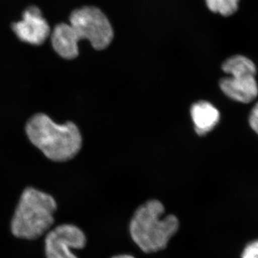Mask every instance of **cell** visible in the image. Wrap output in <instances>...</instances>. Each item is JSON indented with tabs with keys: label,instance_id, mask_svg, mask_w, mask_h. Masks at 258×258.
<instances>
[{
	"label": "cell",
	"instance_id": "obj_3",
	"mask_svg": "<svg viewBox=\"0 0 258 258\" xmlns=\"http://www.w3.org/2000/svg\"><path fill=\"white\" fill-rule=\"evenodd\" d=\"M57 210L55 199L34 188L24 190L12 220L13 235L34 240L44 235L54 222Z\"/></svg>",
	"mask_w": 258,
	"mask_h": 258
},
{
	"label": "cell",
	"instance_id": "obj_1",
	"mask_svg": "<svg viewBox=\"0 0 258 258\" xmlns=\"http://www.w3.org/2000/svg\"><path fill=\"white\" fill-rule=\"evenodd\" d=\"M165 212L161 202L151 200L134 212L129 222V235L144 253L164 250L179 231V218L173 214L166 215Z\"/></svg>",
	"mask_w": 258,
	"mask_h": 258
},
{
	"label": "cell",
	"instance_id": "obj_9",
	"mask_svg": "<svg viewBox=\"0 0 258 258\" xmlns=\"http://www.w3.org/2000/svg\"><path fill=\"white\" fill-rule=\"evenodd\" d=\"M191 118L195 131L200 136H204L211 132L220 121V114L218 109L210 102H197L191 108Z\"/></svg>",
	"mask_w": 258,
	"mask_h": 258
},
{
	"label": "cell",
	"instance_id": "obj_10",
	"mask_svg": "<svg viewBox=\"0 0 258 258\" xmlns=\"http://www.w3.org/2000/svg\"><path fill=\"white\" fill-rule=\"evenodd\" d=\"M205 2L212 13L228 17L237 12L240 0H205Z\"/></svg>",
	"mask_w": 258,
	"mask_h": 258
},
{
	"label": "cell",
	"instance_id": "obj_13",
	"mask_svg": "<svg viewBox=\"0 0 258 258\" xmlns=\"http://www.w3.org/2000/svg\"><path fill=\"white\" fill-rule=\"evenodd\" d=\"M111 258H136L134 256L132 255L131 254H115V255L113 256Z\"/></svg>",
	"mask_w": 258,
	"mask_h": 258
},
{
	"label": "cell",
	"instance_id": "obj_12",
	"mask_svg": "<svg viewBox=\"0 0 258 258\" xmlns=\"http://www.w3.org/2000/svg\"><path fill=\"white\" fill-rule=\"evenodd\" d=\"M249 123L252 130L258 134V102L254 105L249 113Z\"/></svg>",
	"mask_w": 258,
	"mask_h": 258
},
{
	"label": "cell",
	"instance_id": "obj_6",
	"mask_svg": "<svg viewBox=\"0 0 258 258\" xmlns=\"http://www.w3.org/2000/svg\"><path fill=\"white\" fill-rule=\"evenodd\" d=\"M13 30L21 41L33 45H42L51 34L46 20L35 6L24 12L21 20L13 24Z\"/></svg>",
	"mask_w": 258,
	"mask_h": 258
},
{
	"label": "cell",
	"instance_id": "obj_8",
	"mask_svg": "<svg viewBox=\"0 0 258 258\" xmlns=\"http://www.w3.org/2000/svg\"><path fill=\"white\" fill-rule=\"evenodd\" d=\"M52 47L60 57L68 60L76 58L79 54L81 41L70 24L60 23L51 32Z\"/></svg>",
	"mask_w": 258,
	"mask_h": 258
},
{
	"label": "cell",
	"instance_id": "obj_4",
	"mask_svg": "<svg viewBox=\"0 0 258 258\" xmlns=\"http://www.w3.org/2000/svg\"><path fill=\"white\" fill-rule=\"evenodd\" d=\"M70 25L80 40H88L97 50H104L113 40L114 34L109 20L95 7L74 10L70 17Z\"/></svg>",
	"mask_w": 258,
	"mask_h": 258
},
{
	"label": "cell",
	"instance_id": "obj_2",
	"mask_svg": "<svg viewBox=\"0 0 258 258\" xmlns=\"http://www.w3.org/2000/svg\"><path fill=\"white\" fill-rule=\"evenodd\" d=\"M26 133L32 144L54 161L73 159L82 146V137L77 125L73 122L57 124L43 113L29 120Z\"/></svg>",
	"mask_w": 258,
	"mask_h": 258
},
{
	"label": "cell",
	"instance_id": "obj_7",
	"mask_svg": "<svg viewBox=\"0 0 258 258\" xmlns=\"http://www.w3.org/2000/svg\"><path fill=\"white\" fill-rule=\"evenodd\" d=\"M220 80V87L226 96L242 103L253 101L258 96L255 73H235Z\"/></svg>",
	"mask_w": 258,
	"mask_h": 258
},
{
	"label": "cell",
	"instance_id": "obj_11",
	"mask_svg": "<svg viewBox=\"0 0 258 258\" xmlns=\"http://www.w3.org/2000/svg\"><path fill=\"white\" fill-rule=\"evenodd\" d=\"M241 258H258V240L252 241L246 245Z\"/></svg>",
	"mask_w": 258,
	"mask_h": 258
},
{
	"label": "cell",
	"instance_id": "obj_5",
	"mask_svg": "<svg viewBox=\"0 0 258 258\" xmlns=\"http://www.w3.org/2000/svg\"><path fill=\"white\" fill-rule=\"evenodd\" d=\"M87 244L86 234L80 227L63 224L51 230L45 239L47 258H79L74 249H82Z\"/></svg>",
	"mask_w": 258,
	"mask_h": 258
}]
</instances>
